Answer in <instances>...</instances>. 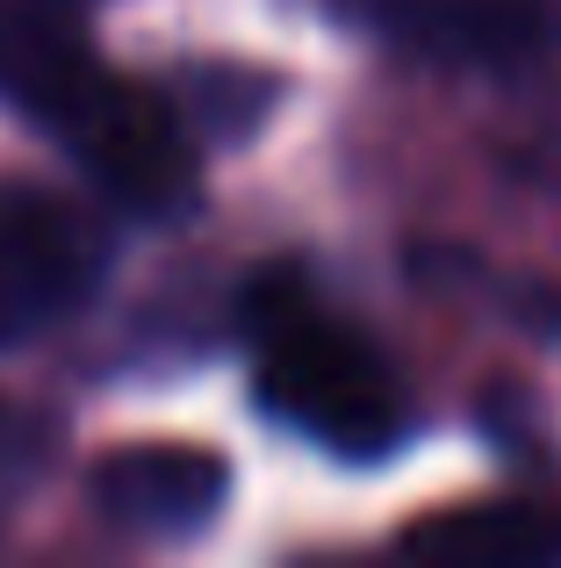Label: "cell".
Masks as SVG:
<instances>
[{"instance_id":"obj_1","label":"cell","mask_w":561,"mask_h":568,"mask_svg":"<svg viewBox=\"0 0 561 568\" xmlns=\"http://www.w3.org/2000/svg\"><path fill=\"white\" fill-rule=\"evenodd\" d=\"M245 332H253V388L259 410L295 439L338 460H389L410 439L418 410L396 361L338 317L303 274L274 266L245 288Z\"/></svg>"},{"instance_id":"obj_2","label":"cell","mask_w":561,"mask_h":568,"mask_svg":"<svg viewBox=\"0 0 561 568\" xmlns=\"http://www.w3.org/2000/svg\"><path fill=\"white\" fill-rule=\"evenodd\" d=\"M29 123L72 159L109 202H123L130 216L173 223L195 209L202 166H195V138H187L181 109L152 87L123 80V72L94 65L86 43H72L51 72L22 94Z\"/></svg>"},{"instance_id":"obj_3","label":"cell","mask_w":561,"mask_h":568,"mask_svg":"<svg viewBox=\"0 0 561 568\" xmlns=\"http://www.w3.org/2000/svg\"><path fill=\"white\" fill-rule=\"evenodd\" d=\"M109 274V237L65 194L0 181V346L65 324Z\"/></svg>"},{"instance_id":"obj_4","label":"cell","mask_w":561,"mask_h":568,"mask_svg":"<svg viewBox=\"0 0 561 568\" xmlns=\"http://www.w3.org/2000/svg\"><path fill=\"white\" fill-rule=\"evenodd\" d=\"M94 511L137 540H187L231 497V468L210 446H115L94 468Z\"/></svg>"},{"instance_id":"obj_5","label":"cell","mask_w":561,"mask_h":568,"mask_svg":"<svg viewBox=\"0 0 561 568\" xmlns=\"http://www.w3.org/2000/svg\"><path fill=\"white\" fill-rule=\"evenodd\" d=\"M367 22H381L404 51L461 58V65H511L548 29L526 0H375Z\"/></svg>"},{"instance_id":"obj_6","label":"cell","mask_w":561,"mask_h":568,"mask_svg":"<svg viewBox=\"0 0 561 568\" xmlns=\"http://www.w3.org/2000/svg\"><path fill=\"white\" fill-rule=\"evenodd\" d=\"M404 547L468 568H533V561H561V511L554 504H461V511L410 526Z\"/></svg>"},{"instance_id":"obj_7","label":"cell","mask_w":561,"mask_h":568,"mask_svg":"<svg viewBox=\"0 0 561 568\" xmlns=\"http://www.w3.org/2000/svg\"><path fill=\"white\" fill-rule=\"evenodd\" d=\"M72 43H80V37H72V29H58L37 0H0V94L22 101L29 87H37L43 72L72 51Z\"/></svg>"},{"instance_id":"obj_8","label":"cell","mask_w":561,"mask_h":568,"mask_svg":"<svg viewBox=\"0 0 561 568\" xmlns=\"http://www.w3.org/2000/svg\"><path fill=\"white\" fill-rule=\"evenodd\" d=\"M43 446H51V425L29 410H8L0 403V504L14 497V489L29 483V475L43 468Z\"/></svg>"}]
</instances>
